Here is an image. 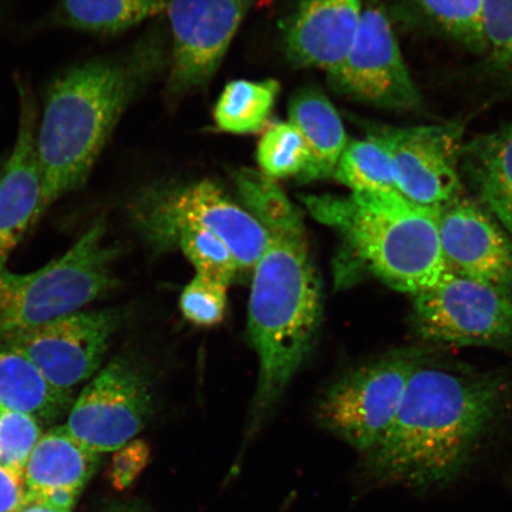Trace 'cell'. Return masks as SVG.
Masks as SVG:
<instances>
[{
  "label": "cell",
  "mask_w": 512,
  "mask_h": 512,
  "mask_svg": "<svg viewBox=\"0 0 512 512\" xmlns=\"http://www.w3.org/2000/svg\"><path fill=\"white\" fill-rule=\"evenodd\" d=\"M502 408L495 380L419 361L393 425L362 456L364 480L420 492L445 488L475 462Z\"/></svg>",
  "instance_id": "1"
},
{
  "label": "cell",
  "mask_w": 512,
  "mask_h": 512,
  "mask_svg": "<svg viewBox=\"0 0 512 512\" xmlns=\"http://www.w3.org/2000/svg\"><path fill=\"white\" fill-rule=\"evenodd\" d=\"M169 61L157 29L124 53L82 63L51 83L36 127L41 215L85 184L127 108Z\"/></svg>",
  "instance_id": "2"
},
{
  "label": "cell",
  "mask_w": 512,
  "mask_h": 512,
  "mask_svg": "<svg viewBox=\"0 0 512 512\" xmlns=\"http://www.w3.org/2000/svg\"><path fill=\"white\" fill-rule=\"evenodd\" d=\"M267 233L248 309V337L260 369L256 418L280 399L302 367L322 316V291L304 222Z\"/></svg>",
  "instance_id": "3"
},
{
  "label": "cell",
  "mask_w": 512,
  "mask_h": 512,
  "mask_svg": "<svg viewBox=\"0 0 512 512\" xmlns=\"http://www.w3.org/2000/svg\"><path fill=\"white\" fill-rule=\"evenodd\" d=\"M309 213L338 230L350 252L383 284L418 294L450 272L441 252L438 211L398 191L303 196Z\"/></svg>",
  "instance_id": "4"
},
{
  "label": "cell",
  "mask_w": 512,
  "mask_h": 512,
  "mask_svg": "<svg viewBox=\"0 0 512 512\" xmlns=\"http://www.w3.org/2000/svg\"><path fill=\"white\" fill-rule=\"evenodd\" d=\"M100 219L61 258L28 274L0 271V339L36 328L104 297L118 286L119 248Z\"/></svg>",
  "instance_id": "5"
},
{
  "label": "cell",
  "mask_w": 512,
  "mask_h": 512,
  "mask_svg": "<svg viewBox=\"0 0 512 512\" xmlns=\"http://www.w3.org/2000/svg\"><path fill=\"white\" fill-rule=\"evenodd\" d=\"M132 209L139 229L153 246L170 248L182 227L206 229L226 243L239 270H254L270 239L245 208L208 179L151 188L137 198Z\"/></svg>",
  "instance_id": "6"
},
{
  "label": "cell",
  "mask_w": 512,
  "mask_h": 512,
  "mask_svg": "<svg viewBox=\"0 0 512 512\" xmlns=\"http://www.w3.org/2000/svg\"><path fill=\"white\" fill-rule=\"evenodd\" d=\"M419 361L411 352H396L350 371L320 400L319 424L364 456L393 425Z\"/></svg>",
  "instance_id": "7"
},
{
  "label": "cell",
  "mask_w": 512,
  "mask_h": 512,
  "mask_svg": "<svg viewBox=\"0 0 512 512\" xmlns=\"http://www.w3.org/2000/svg\"><path fill=\"white\" fill-rule=\"evenodd\" d=\"M414 323L426 341L459 347H505L512 342V297L448 272L414 296Z\"/></svg>",
  "instance_id": "8"
},
{
  "label": "cell",
  "mask_w": 512,
  "mask_h": 512,
  "mask_svg": "<svg viewBox=\"0 0 512 512\" xmlns=\"http://www.w3.org/2000/svg\"><path fill=\"white\" fill-rule=\"evenodd\" d=\"M152 412L149 376L138 362L119 356L82 390L64 427L95 453L115 452L144 430Z\"/></svg>",
  "instance_id": "9"
},
{
  "label": "cell",
  "mask_w": 512,
  "mask_h": 512,
  "mask_svg": "<svg viewBox=\"0 0 512 512\" xmlns=\"http://www.w3.org/2000/svg\"><path fill=\"white\" fill-rule=\"evenodd\" d=\"M328 76L338 93L370 106L412 111L421 104L418 86L379 0H363L355 41L344 61Z\"/></svg>",
  "instance_id": "10"
},
{
  "label": "cell",
  "mask_w": 512,
  "mask_h": 512,
  "mask_svg": "<svg viewBox=\"0 0 512 512\" xmlns=\"http://www.w3.org/2000/svg\"><path fill=\"white\" fill-rule=\"evenodd\" d=\"M255 0H168L172 48L166 93L181 98L207 86Z\"/></svg>",
  "instance_id": "11"
},
{
  "label": "cell",
  "mask_w": 512,
  "mask_h": 512,
  "mask_svg": "<svg viewBox=\"0 0 512 512\" xmlns=\"http://www.w3.org/2000/svg\"><path fill=\"white\" fill-rule=\"evenodd\" d=\"M121 318L113 309L79 311L0 341L29 358L54 387L73 392L98 373Z\"/></svg>",
  "instance_id": "12"
},
{
  "label": "cell",
  "mask_w": 512,
  "mask_h": 512,
  "mask_svg": "<svg viewBox=\"0 0 512 512\" xmlns=\"http://www.w3.org/2000/svg\"><path fill=\"white\" fill-rule=\"evenodd\" d=\"M368 136L387 151L396 191L407 200L440 209L462 195L457 128L375 126Z\"/></svg>",
  "instance_id": "13"
},
{
  "label": "cell",
  "mask_w": 512,
  "mask_h": 512,
  "mask_svg": "<svg viewBox=\"0 0 512 512\" xmlns=\"http://www.w3.org/2000/svg\"><path fill=\"white\" fill-rule=\"evenodd\" d=\"M438 228L448 270L512 297V239L482 204L460 195L439 209Z\"/></svg>",
  "instance_id": "14"
},
{
  "label": "cell",
  "mask_w": 512,
  "mask_h": 512,
  "mask_svg": "<svg viewBox=\"0 0 512 512\" xmlns=\"http://www.w3.org/2000/svg\"><path fill=\"white\" fill-rule=\"evenodd\" d=\"M18 131L14 147L0 162V271L41 217L42 182L36 153L38 112L31 88L17 80Z\"/></svg>",
  "instance_id": "15"
},
{
  "label": "cell",
  "mask_w": 512,
  "mask_h": 512,
  "mask_svg": "<svg viewBox=\"0 0 512 512\" xmlns=\"http://www.w3.org/2000/svg\"><path fill=\"white\" fill-rule=\"evenodd\" d=\"M362 12L363 0H296L281 27L287 60L334 72L355 41Z\"/></svg>",
  "instance_id": "16"
},
{
  "label": "cell",
  "mask_w": 512,
  "mask_h": 512,
  "mask_svg": "<svg viewBox=\"0 0 512 512\" xmlns=\"http://www.w3.org/2000/svg\"><path fill=\"white\" fill-rule=\"evenodd\" d=\"M288 118L302 133L310 153L309 163L298 181L310 183L332 178L349 142L334 104L316 87L300 88L291 96Z\"/></svg>",
  "instance_id": "17"
},
{
  "label": "cell",
  "mask_w": 512,
  "mask_h": 512,
  "mask_svg": "<svg viewBox=\"0 0 512 512\" xmlns=\"http://www.w3.org/2000/svg\"><path fill=\"white\" fill-rule=\"evenodd\" d=\"M460 171L477 191L482 206L512 239V126L463 145Z\"/></svg>",
  "instance_id": "18"
},
{
  "label": "cell",
  "mask_w": 512,
  "mask_h": 512,
  "mask_svg": "<svg viewBox=\"0 0 512 512\" xmlns=\"http://www.w3.org/2000/svg\"><path fill=\"white\" fill-rule=\"evenodd\" d=\"M73 392L51 384L29 358L0 341V407L53 426L74 405Z\"/></svg>",
  "instance_id": "19"
},
{
  "label": "cell",
  "mask_w": 512,
  "mask_h": 512,
  "mask_svg": "<svg viewBox=\"0 0 512 512\" xmlns=\"http://www.w3.org/2000/svg\"><path fill=\"white\" fill-rule=\"evenodd\" d=\"M95 453L69 434L64 425L43 433L24 467L29 491L68 488L80 492L99 465Z\"/></svg>",
  "instance_id": "20"
},
{
  "label": "cell",
  "mask_w": 512,
  "mask_h": 512,
  "mask_svg": "<svg viewBox=\"0 0 512 512\" xmlns=\"http://www.w3.org/2000/svg\"><path fill=\"white\" fill-rule=\"evenodd\" d=\"M166 10L168 0H60L53 21L59 27L117 35Z\"/></svg>",
  "instance_id": "21"
},
{
  "label": "cell",
  "mask_w": 512,
  "mask_h": 512,
  "mask_svg": "<svg viewBox=\"0 0 512 512\" xmlns=\"http://www.w3.org/2000/svg\"><path fill=\"white\" fill-rule=\"evenodd\" d=\"M279 93L280 83L273 79L229 82L215 106L217 128L232 134L261 131L271 117Z\"/></svg>",
  "instance_id": "22"
},
{
  "label": "cell",
  "mask_w": 512,
  "mask_h": 512,
  "mask_svg": "<svg viewBox=\"0 0 512 512\" xmlns=\"http://www.w3.org/2000/svg\"><path fill=\"white\" fill-rule=\"evenodd\" d=\"M332 178L351 192L396 191L393 165L388 153L369 136L349 140Z\"/></svg>",
  "instance_id": "23"
},
{
  "label": "cell",
  "mask_w": 512,
  "mask_h": 512,
  "mask_svg": "<svg viewBox=\"0 0 512 512\" xmlns=\"http://www.w3.org/2000/svg\"><path fill=\"white\" fill-rule=\"evenodd\" d=\"M234 183L243 208L266 229V232L303 222L302 213L294 207L283 189L260 171H235Z\"/></svg>",
  "instance_id": "24"
},
{
  "label": "cell",
  "mask_w": 512,
  "mask_h": 512,
  "mask_svg": "<svg viewBox=\"0 0 512 512\" xmlns=\"http://www.w3.org/2000/svg\"><path fill=\"white\" fill-rule=\"evenodd\" d=\"M256 159L261 174L275 181L302 175L310 153L302 133L287 121L271 126L262 134Z\"/></svg>",
  "instance_id": "25"
},
{
  "label": "cell",
  "mask_w": 512,
  "mask_h": 512,
  "mask_svg": "<svg viewBox=\"0 0 512 512\" xmlns=\"http://www.w3.org/2000/svg\"><path fill=\"white\" fill-rule=\"evenodd\" d=\"M179 247L196 274L229 286L239 271L238 261L220 238L206 229L182 227L172 238L171 247Z\"/></svg>",
  "instance_id": "26"
},
{
  "label": "cell",
  "mask_w": 512,
  "mask_h": 512,
  "mask_svg": "<svg viewBox=\"0 0 512 512\" xmlns=\"http://www.w3.org/2000/svg\"><path fill=\"white\" fill-rule=\"evenodd\" d=\"M447 35L475 53H485L483 0H416Z\"/></svg>",
  "instance_id": "27"
},
{
  "label": "cell",
  "mask_w": 512,
  "mask_h": 512,
  "mask_svg": "<svg viewBox=\"0 0 512 512\" xmlns=\"http://www.w3.org/2000/svg\"><path fill=\"white\" fill-rule=\"evenodd\" d=\"M483 32L491 69L512 87V0H483Z\"/></svg>",
  "instance_id": "28"
},
{
  "label": "cell",
  "mask_w": 512,
  "mask_h": 512,
  "mask_svg": "<svg viewBox=\"0 0 512 512\" xmlns=\"http://www.w3.org/2000/svg\"><path fill=\"white\" fill-rule=\"evenodd\" d=\"M228 287L201 274L184 287L179 307L185 319L200 328H213L226 316Z\"/></svg>",
  "instance_id": "29"
},
{
  "label": "cell",
  "mask_w": 512,
  "mask_h": 512,
  "mask_svg": "<svg viewBox=\"0 0 512 512\" xmlns=\"http://www.w3.org/2000/svg\"><path fill=\"white\" fill-rule=\"evenodd\" d=\"M43 427L29 415L0 407V466L24 472Z\"/></svg>",
  "instance_id": "30"
},
{
  "label": "cell",
  "mask_w": 512,
  "mask_h": 512,
  "mask_svg": "<svg viewBox=\"0 0 512 512\" xmlns=\"http://www.w3.org/2000/svg\"><path fill=\"white\" fill-rule=\"evenodd\" d=\"M150 458V448L143 440H132L114 452L110 478L115 488L124 490L144 470Z\"/></svg>",
  "instance_id": "31"
},
{
  "label": "cell",
  "mask_w": 512,
  "mask_h": 512,
  "mask_svg": "<svg viewBox=\"0 0 512 512\" xmlns=\"http://www.w3.org/2000/svg\"><path fill=\"white\" fill-rule=\"evenodd\" d=\"M28 486L23 471L0 466V512H18L28 504Z\"/></svg>",
  "instance_id": "32"
},
{
  "label": "cell",
  "mask_w": 512,
  "mask_h": 512,
  "mask_svg": "<svg viewBox=\"0 0 512 512\" xmlns=\"http://www.w3.org/2000/svg\"><path fill=\"white\" fill-rule=\"evenodd\" d=\"M79 495L80 492L68 488L28 491V503H41L56 510L72 512Z\"/></svg>",
  "instance_id": "33"
},
{
  "label": "cell",
  "mask_w": 512,
  "mask_h": 512,
  "mask_svg": "<svg viewBox=\"0 0 512 512\" xmlns=\"http://www.w3.org/2000/svg\"><path fill=\"white\" fill-rule=\"evenodd\" d=\"M18 512H69V511H61L48 507V505H44L36 502H29L25 504L24 507Z\"/></svg>",
  "instance_id": "34"
},
{
  "label": "cell",
  "mask_w": 512,
  "mask_h": 512,
  "mask_svg": "<svg viewBox=\"0 0 512 512\" xmlns=\"http://www.w3.org/2000/svg\"><path fill=\"white\" fill-rule=\"evenodd\" d=\"M111 512H146V511L136 508V507H130V505H128V507L117 508Z\"/></svg>",
  "instance_id": "35"
}]
</instances>
